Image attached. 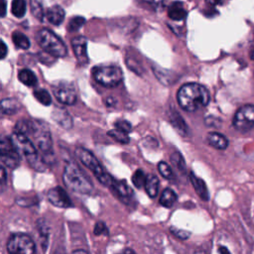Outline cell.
Segmentation results:
<instances>
[{
    "mask_svg": "<svg viewBox=\"0 0 254 254\" xmlns=\"http://www.w3.org/2000/svg\"><path fill=\"white\" fill-rule=\"evenodd\" d=\"M53 91L56 98L65 104V105H72L76 102V92L71 83L67 82H60L53 86Z\"/></svg>",
    "mask_w": 254,
    "mask_h": 254,
    "instance_id": "11",
    "label": "cell"
},
{
    "mask_svg": "<svg viewBox=\"0 0 254 254\" xmlns=\"http://www.w3.org/2000/svg\"><path fill=\"white\" fill-rule=\"evenodd\" d=\"M75 155L82 163V165H84L96 177L101 185L105 186L109 190L113 187L116 179H114L105 171V169L101 166L96 157L90 151L82 147H77L75 149Z\"/></svg>",
    "mask_w": 254,
    "mask_h": 254,
    "instance_id": "4",
    "label": "cell"
},
{
    "mask_svg": "<svg viewBox=\"0 0 254 254\" xmlns=\"http://www.w3.org/2000/svg\"><path fill=\"white\" fill-rule=\"evenodd\" d=\"M114 127H115V129H118V130H120L124 133H127V134L129 132H131V130H132L131 124L126 120H117L114 123Z\"/></svg>",
    "mask_w": 254,
    "mask_h": 254,
    "instance_id": "36",
    "label": "cell"
},
{
    "mask_svg": "<svg viewBox=\"0 0 254 254\" xmlns=\"http://www.w3.org/2000/svg\"><path fill=\"white\" fill-rule=\"evenodd\" d=\"M169 116H170V121H171L172 125L182 135H186L188 133V126L185 123V120L181 117V115L176 110H172V112L169 114Z\"/></svg>",
    "mask_w": 254,
    "mask_h": 254,
    "instance_id": "24",
    "label": "cell"
},
{
    "mask_svg": "<svg viewBox=\"0 0 254 254\" xmlns=\"http://www.w3.org/2000/svg\"><path fill=\"white\" fill-rule=\"evenodd\" d=\"M110 191L121 201L126 204H130L134 199V194L130 187L125 183V181H115Z\"/></svg>",
    "mask_w": 254,
    "mask_h": 254,
    "instance_id": "14",
    "label": "cell"
},
{
    "mask_svg": "<svg viewBox=\"0 0 254 254\" xmlns=\"http://www.w3.org/2000/svg\"><path fill=\"white\" fill-rule=\"evenodd\" d=\"M190 181L195 192L197 193V195L202 200L207 201L209 199V191H208L205 182L202 179L196 177L192 172L190 173Z\"/></svg>",
    "mask_w": 254,
    "mask_h": 254,
    "instance_id": "16",
    "label": "cell"
},
{
    "mask_svg": "<svg viewBox=\"0 0 254 254\" xmlns=\"http://www.w3.org/2000/svg\"><path fill=\"white\" fill-rule=\"evenodd\" d=\"M250 56H251V58L254 60V46H253V48H252V50H251V53H250Z\"/></svg>",
    "mask_w": 254,
    "mask_h": 254,
    "instance_id": "46",
    "label": "cell"
},
{
    "mask_svg": "<svg viewBox=\"0 0 254 254\" xmlns=\"http://www.w3.org/2000/svg\"><path fill=\"white\" fill-rule=\"evenodd\" d=\"M202 254H204V253H202Z\"/></svg>",
    "mask_w": 254,
    "mask_h": 254,
    "instance_id": "48",
    "label": "cell"
},
{
    "mask_svg": "<svg viewBox=\"0 0 254 254\" xmlns=\"http://www.w3.org/2000/svg\"><path fill=\"white\" fill-rule=\"evenodd\" d=\"M1 192H3L7 187V175H6V170L5 167H1Z\"/></svg>",
    "mask_w": 254,
    "mask_h": 254,
    "instance_id": "39",
    "label": "cell"
},
{
    "mask_svg": "<svg viewBox=\"0 0 254 254\" xmlns=\"http://www.w3.org/2000/svg\"><path fill=\"white\" fill-rule=\"evenodd\" d=\"M146 178L147 176L145 175L144 171H142L141 169H138L137 171H135V173L132 176V183L136 188L141 189L142 187L145 186Z\"/></svg>",
    "mask_w": 254,
    "mask_h": 254,
    "instance_id": "32",
    "label": "cell"
},
{
    "mask_svg": "<svg viewBox=\"0 0 254 254\" xmlns=\"http://www.w3.org/2000/svg\"><path fill=\"white\" fill-rule=\"evenodd\" d=\"M18 78L23 84L27 86H35L38 82V78L35 75V73L28 68H24L20 70L18 74Z\"/></svg>",
    "mask_w": 254,
    "mask_h": 254,
    "instance_id": "25",
    "label": "cell"
},
{
    "mask_svg": "<svg viewBox=\"0 0 254 254\" xmlns=\"http://www.w3.org/2000/svg\"><path fill=\"white\" fill-rule=\"evenodd\" d=\"M52 118L64 129L68 130L72 127V118L64 108L56 107L52 112Z\"/></svg>",
    "mask_w": 254,
    "mask_h": 254,
    "instance_id": "15",
    "label": "cell"
},
{
    "mask_svg": "<svg viewBox=\"0 0 254 254\" xmlns=\"http://www.w3.org/2000/svg\"><path fill=\"white\" fill-rule=\"evenodd\" d=\"M0 105H1V112L7 115L15 114L21 108L20 102L15 98H5L1 101Z\"/></svg>",
    "mask_w": 254,
    "mask_h": 254,
    "instance_id": "21",
    "label": "cell"
},
{
    "mask_svg": "<svg viewBox=\"0 0 254 254\" xmlns=\"http://www.w3.org/2000/svg\"><path fill=\"white\" fill-rule=\"evenodd\" d=\"M170 230H171V232H172L176 237H178V238H180V239H184V240L188 239V238L190 237V231L185 230V229H181V228H178V227H174V226H172V227L170 228Z\"/></svg>",
    "mask_w": 254,
    "mask_h": 254,
    "instance_id": "37",
    "label": "cell"
},
{
    "mask_svg": "<svg viewBox=\"0 0 254 254\" xmlns=\"http://www.w3.org/2000/svg\"><path fill=\"white\" fill-rule=\"evenodd\" d=\"M177 201V194L176 192L170 189V188H167L165 189L161 195H160V198H159V203L164 206V207H172L174 205V203Z\"/></svg>",
    "mask_w": 254,
    "mask_h": 254,
    "instance_id": "22",
    "label": "cell"
},
{
    "mask_svg": "<svg viewBox=\"0 0 254 254\" xmlns=\"http://www.w3.org/2000/svg\"><path fill=\"white\" fill-rule=\"evenodd\" d=\"M94 79L106 87L117 86L122 78L123 72L117 65H99L92 69Z\"/></svg>",
    "mask_w": 254,
    "mask_h": 254,
    "instance_id": "7",
    "label": "cell"
},
{
    "mask_svg": "<svg viewBox=\"0 0 254 254\" xmlns=\"http://www.w3.org/2000/svg\"><path fill=\"white\" fill-rule=\"evenodd\" d=\"M8 254H37L33 239L25 233H13L7 241Z\"/></svg>",
    "mask_w": 254,
    "mask_h": 254,
    "instance_id": "8",
    "label": "cell"
},
{
    "mask_svg": "<svg viewBox=\"0 0 254 254\" xmlns=\"http://www.w3.org/2000/svg\"><path fill=\"white\" fill-rule=\"evenodd\" d=\"M84 22H85V19L83 17L74 16L68 21L66 28L69 32H75L81 28V26L84 24Z\"/></svg>",
    "mask_w": 254,
    "mask_h": 254,
    "instance_id": "33",
    "label": "cell"
},
{
    "mask_svg": "<svg viewBox=\"0 0 254 254\" xmlns=\"http://www.w3.org/2000/svg\"><path fill=\"white\" fill-rule=\"evenodd\" d=\"M93 233L95 235H103V234H107L108 233V229L105 225L104 222L102 221H98L95 223L94 225V229H93Z\"/></svg>",
    "mask_w": 254,
    "mask_h": 254,
    "instance_id": "38",
    "label": "cell"
},
{
    "mask_svg": "<svg viewBox=\"0 0 254 254\" xmlns=\"http://www.w3.org/2000/svg\"><path fill=\"white\" fill-rule=\"evenodd\" d=\"M63 181L69 190L81 194H89L93 190L92 183L73 161H68L65 164Z\"/></svg>",
    "mask_w": 254,
    "mask_h": 254,
    "instance_id": "3",
    "label": "cell"
},
{
    "mask_svg": "<svg viewBox=\"0 0 254 254\" xmlns=\"http://www.w3.org/2000/svg\"><path fill=\"white\" fill-rule=\"evenodd\" d=\"M168 16L174 21H182L187 17V10L182 2H174L168 8Z\"/></svg>",
    "mask_w": 254,
    "mask_h": 254,
    "instance_id": "19",
    "label": "cell"
},
{
    "mask_svg": "<svg viewBox=\"0 0 254 254\" xmlns=\"http://www.w3.org/2000/svg\"><path fill=\"white\" fill-rule=\"evenodd\" d=\"M144 188H145V190H146L147 194L151 198L156 197L157 194H158V191H159V179H158V177L154 174L148 175L147 178H146Z\"/></svg>",
    "mask_w": 254,
    "mask_h": 254,
    "instance_id": "20",
    "label": "cell"
},
{
    "mask_svg": "<svg viewBox=\"0 0 254 254\" xmlns=\"http://www.w3.org/2000/svg\"><path fill=\"white\" fill-rule=\"evenodd\" d=\"M218 252H219V254H231L229 252V250L225 246H222V245H220L218 247Z\"/></svg>",
    "mask_w": 254,
    "mask_h": 254,
    "instance_id": "42",
    "label": "cell"
},
{
    "mask_svg": "<svg viewBox=\"0 0 254 254\" xmlns=\"http://www.w3.org/2000/svg\"><path fill=\"white\" fill-rule=\"evenodd\" d=\"M206 141L211 147L217 150H224L228 147V139L217 132H209L206 136Z\"/></svg>",
    "mask_w": 254,
    "mask_h": 254,
    "instance_id": "17",
    "label": "cell"
},
{
    "mask_svg": "<svg viewBox=\"0 0 254 254\" xmlns=\"http://www.w3.org/2000/svg\"><path fill=\"white\" fill-rule=\"evenodd\" d=\"M57 254H64V253H57Z\"/></svg>",
    "mask_w": 254,
    "mask_h": 254,
    "instance_id": "47",
    "label": "cell"
},
{
    "mask_svg": "<svg viewBox=\"0 0 254 254\" xmlns=\"http://www.w3.org/2000/svg\"><path fill=\"white\" fill-rule=\"evenodd\" d=\"M47 198L57 207L68 208L72 206V201L70 200L67 192L62 187H55L48 190Z\"/></svg>",
    "mask_w": 254,
    "mask_h": 254,
    "instance_id": "12",
    "label": "cell"
},
{
    "mask_svg": "<svg viewBox=\"0 0 254 254\" xmlns=\"http://www.w3.org/2000/svg\"><path fill=\"white\" fill-rule=\"evenodd\" d=\"M118 254H136V253L131 249H125V250H123L122 252H120Z\"/></svg>",
    "mask_w": 254,
    "mask_h": 254,
    "instance_id": "44",
    "label": "cell"
},
{
    "mask_svg": "<svg viewBox=\"0 0 254 254\" xmlns=\"http://www.w3.org/2000/svg\"><path fill=\"white\" fill-rule=\"evenodd\" d=\"M0 156L2 166L15 169L20 163V154L15 148L11 138L3 137L0 144Z\"/></svg>",
    "mask_w": 254,
    "mask_h": 254,
    "instance_id": "9",
    "label": "cell"
},
{
    "mask_svg": "<svg viewBox=\"0 0 254 254\" xmlns=\"http://www.w3.org/2000/svg\"><path fill=\"white\" fill-rule=\"evenodd\" d=\"M233 126L240 132H247L254 126V105L241 106L233 117Z\"/></svg>",
    "mask_w": 254,
    "mask_h": 254,
    "instance_id": "10",
    "label": "cell"
},
{
    "mask_svg": "<svg viewBox=\"0 0 254 254\" xmlns=\"http://www.w3.org/2000/svg\"><path fill=\"white\" fill-rule=\"evenodd\" d=\"M33 133L35 143L41 156L47 165H53L55 162V154L53 149L52 136L49 130V127L40 121H33Z\"/></svg>",
    "mask_w": 254,
    "mask_h": 254,
    "instance_id": "5",
    "label": "cell"
},
{
    "mask_svg": "<svg viewBox=\"0 0 254 254\" xmlns=\"http://www.w3.org/2000/svg\"><path fill=\"white\" fill-rule=\"evenodd\" d=\"M31 1V11L33 15L40 21H43L44 19V7H43V1L42 0H30Z\"/></svg>",
    "mask_w": 254,
    "mask_h": 254,
    "instance_id": "30",
    "label": "cell"
},
{
    "mask_svg": "<svg viewBox=\"0 0 254 254\" xmlns=\"http://www.w3.org/2000/svg\"><path fill=\"white\" fill-rule=\"evenodd\" d=\"M37 229L38 233L41 239V244L43 247V250L45 251L47 248V245L49 243V226L45 219L41 218L37 221Z\"/></svg>",
    "mask_w": 254,
    "mask_h": 254,
    "instance_id": "23",
    "label": "cell"
},
{
    "mask_svg": "<svg viewBox=\"0 0 254 254\" xmlns=\"http://www.w3.org/2000/svg\"><path fill=\"white\" fill-rule=\"evenodd\" d=\"M6 15V1L1 0V16L4 17Z\"/></svg>",
    "mask_w": 254,
    "mask_h": 254,
    "instance_id": "41",
    "label": "cell"
},
{
    "mask_svg": "<svg viewBox=\"0 0 254 254\" xmlns=\"http://www.w3.org/2000/svg\"><path fill=\"white\" fill-rule=\"evenodd\" d=\"M64 10L59 5L51 6L47 11V19L53 25H61L64 19Z\"/></svg>",
    "mask_w": 254,
    "mask_h": 254,
    "instance_id": "18",
    "label": "cell"
},
{
    "mask_svg": "<svg viewBox=\"0 0 254 254\" xmlns=\"http://www.w3.org/2000/svg\"><path fill=\"white\" fill-rule=\"evenodd\" d=\"M12 14L17 18H22L26 14V1L25 0H13L11 5Z\"/></svg>",
    "mask_w": 254,
    "mask_h": 254,
    "instance_id": "29",
    "label": "cell"
},
{
    "mask_svg": "<svg viewBox=\"0 0 254 254\" xmlns=\"http://www.w3.org/2000/svg\"><path fill=\"white\" fill-rule=\"evenodd\" d=\"M71 46L77 63L81 65L88 64L87 56V41L83 36H76L71 40Z\"/></svg>",
    "mask_w": 254,
    "mask_h": 254,
    "instance_id": "13",
    "label": "cell"
},
{
    "mask_svg": "<svg viewBox=\"0 0 254 254\" xmlns=\"http://www.w3.org/2000/svg\"><path fill=\"white\" fill-rule=\"evenodd\" d=\"M110 137H112L114 140H116L117 142L121 143V144H127L129 143V137L127 133H124L118 129H113L108 131L107 133Z\"/></svg>",
    "mask_w": 254,
    "mask_h": 254,
    "instance_id": "34",
    "label": "cell"
},
{
    "mask_svg": "<svg viewBox=\"0 0 254 254\" xmlns=\"http://www.w3.org/2000/svg\"><path fill=\"white\" fill-rule=\"evenodd\" d=\"M33 127H34L33 121L26 120V119H20L15 125V131L29 137V135H32V133H33Z\"/></svg>",
    "mask_w": 254,
    "mask_h": 254,
    "instance_id": "27",
    "label": "cell"
},
{
    "mask_svg": "<svg viewBox=\"0 0 254 254\" xmlns=\"http://www.w3.org/2000/svg\"><path fill=\"white\" fill-rule=\"evenodd\" d=\"M72 254H89L86 250H83V249H76L72 252Z\"/></svg>",
    "mask_w": 254,
    "mask_h": 254,
    "instance_id": "43",
    "label": "cell"
},
{
    "mask_svg": "<svg viewBox=\"0 0 254 254\" xmlns=\"http://www.w3.org/2000/svg\"><path fill=\"white\" fill-rule=\"evenodd\" d=\"M36 39L40 47L50 56L63 58L66 55L67 50L64 43L51 30L41 29L37 33Z\"/></svg>",
    "mask_w": 254,
    "mask_h": 254,
    "instance_id": "6",
    "label": "cell"
},
{
    "mask_svg": "<svg viewBox=\"0 0 254 254\" xmlns=\"http://www.w3.org/2000/svg\"><path fill=\"white\" fill-rule=\"evenodd\" d=\"M113 101H114V100H113V98H108L106 103H107V105H108V106H111V105L113 104Z\"/></svg>",
    "mask_w": 254,
    "mask_h": 254,
    "instance_id": "45",
    "label": "cell"
},
{
    "mask_svg": "<svg viewBox=\"0 0 254 254\" xmlns=\"http://www.w3.org/2000/svg\"><path fill=\"white\" fill-rule=\"evenodd\" d=\"M12 41L17 48L23 49V50L29 49L30 45H31L30 40L27 38V36L18 31H16L12 34Z\"/></svg>",
    "mask_w": 254,
    "mask_h": 254,
    "instance_id": "26",
    "label": "cell"
},
{
    "mask_svg": "<svg viewBox=\"0 0 254 254\" xmlns=\"http://www.w3.org/2000/svg\"><path fill=\"white\" fill-rule=\"evenodd\" d=\"M0 47H1V59H4V58L6 57V55H7V51H8L7 46H6V44L4 43V41H1Z\"/></svg>",
    "mask_w": 254,
    "mask_h": 254,
    "instance_id": "40",
    "label": "cell"
},
{
    "mask_svg": "<svg viewBox=\"0 0 254 254\" xmlns=\"http://www.w3.org/2000/svg\"><path fill=\"white\" fill-rule=\"evenodd\" d=\"M179 105L188 112H193L208 104L210 95L206 87L199 83H186L178 91Z\"/></svg>",
    "mask_w": 254,
    "mask_h": 254,
    "instance_id": "1",
    "label": "cell"
},
{
    "mask_svg": "<svg viewBox=\"0 0 254 254\" xmlns=\"http://www.w3.org/2000/svg\"><path fill=\"white\" fill-rule=\"evenodd\" d=\"M11 140L19 154L26 158L27 162L34 170L38 172H44L46 170L47 164L28 136L14 131L11 136Z\"/></svg>",
    "mask_w": 254,
    "mask_h": 254,
    "instance_id": "2",
    "label": "cell"
},
{
    "mask_svg": "<svg viewBox=\"0 0 254 254\" xmlns=\"http://www.w3.org/2000/svg\"><path fill=\"white\" fill-rule=\"evenodd\" d=\"M171 163L173 164V166L179 171L181 172L182 174H185L186 171H187V166H186V162H185V159L183 157V155L176 151L174 152L172 155H171Z\"/></svg>",
    "mask_w": 254,
    "mask_h": 254,
    "instance_id": "28",
    "label": "cell"
},
{
    "mask_svg": "<svg viewBox=\"0 0 254 254\" xmlns=\"http://www.w3.org/2000/svg\"><path fill=\"white\" fill-rule=\"evenodd\" d=\"M158 171L161 174V176L167 180H172L173 179V171L171 167L164 161H161L158 164Z\"/></svg>",
    "mask_w": 254,
    "mask_h": 254,
    "instance_id": "35",
    "label": "cell"
},
{
    "mask_svg": "<svg viewBox=\"0 0 254 254\" xmlns=\"http://www.w3.org/2000/svg\"><path fill=\"white\" fill-rule=\"evenodd\" d=\"M34 96L40 103H42L45 106H48L52 103V98H51L50 93L44 88L36 89L34 91Z\"/></svg>",
    "mask_w": 254,
    "mask_h": 254,
    "instance_id": "31",
    "label": "cell"
}]
</instances>
